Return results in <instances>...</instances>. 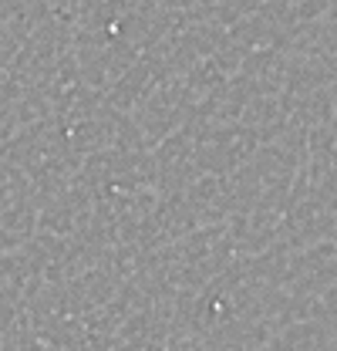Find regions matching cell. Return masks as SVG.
I'll return each mask as SVG.
<instances>
[]
</instances>
